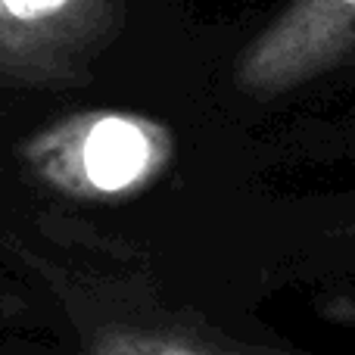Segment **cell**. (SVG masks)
<instances>
[{
  "label": "cell",
  "instance_id": "obj_3",
  "mask_svg": "<svg viewBox=\"0 0 355 355\" xmlns=\"http://www.w3.org/2000/svg\"><path fill=\"white\" fill-rule=\"evenodd\" d=\"M355 60V0H290L237 56L234 85L281 97Z\"/></svg>",
  "mask_w": 355,
  "mask_h": 355
},
{
  "label": "cell",
  "instance_id": "obj_4",
  "mask_svg": "<svg viewBox=\"0 0 355 355\" xmlns=\"http://www.w3.org/2000/svg\"><path fill=\"white\" fill-rule=\"evenodd\" d=\"M78 355H252L234 352L221 346L193 343V340L168 337V334H144V331H110L97 337Z\"/></svg>",
  "mask_w": 355,
  "mask_h": 355
},
{
  "label": "cell",
  "instance_id": "obj_2",
  "mask_svg": "<svg viewBox=\"0 0 355 355\" xmlns=\"http://www.w3.org/2000/svg\"><path fill=\"white\" fill-rule=\"evenodd\" d=\"M119 25V0H0V78L75 81Z\"/></svg>",
  "mask_w": 355,
  "mask_h": 355
},
{
  "label": "cell",
  "instance_id": "obj_1",
  "mask_svg": "<svg viewBox=\"0 0 355 355\" xmlns=\"http://www.w3.org/2000/svg\"><path fill=\"white\" fill-rule=\"evenodd\" d=\"M28 172L81 202H112L147 190L175 159V137L137 112L91 110L44 125L19 150Z\"/></svg>",
  "mask_w": 355,
  "mask_h": 355
}]
</instances>
